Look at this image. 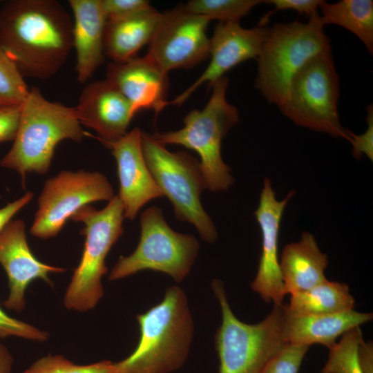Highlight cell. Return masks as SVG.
I'll return each instance as SVG.
<instances>
[{"mask_svg": "<svg viewBox=\"0 0 373 373\" xmlns=\"http://www.w3.org/2000/svg\"><path fill=\"white\" fill-rule=\"evenodd\" d=\"M73 27L57 1H8L0 9V48L23 77L47 79L73 48Z\"/></svg>", "mask_w": 373, "mask_h": 373, "instance_id": "6da1fadb", "label": "cell"}, {"mask_svg": "<svg viewBox=\"0 0 373 373\" xmlns=\"http://www.w3.org/2000/svg\"><path fill=\"white\" fill-rule=\"evenodd\" d=\"M136 318L138 343L128 357L113 363V373H171L181 368L194 334L184 291L176 285L167 287L162 301Z\"/></svg>", "mask_w": 373, "mask_h": 373, "instance_id": "7a4b0ae2", "label": "cell"}, {"mask_svg": "<svg viewBox=\"0 0 373 373\" xmlns=\"http://www.w3.org/2000/svg\"><path fill=\"white\" fill-rule=\"evenodd\" d=\"M84 134L75 108L50 102L32 87L21 105L13 144L0 165L15 170L24 182L28 173L48 171L58 143L81 142Z\"/></svg>", "mask_w": 373, "mask_h": 373, "instance_id": "3957f363", "label": "cell"}, {"mask_svg": "<svg viewBox=\"0 0 373 373\" xmlns=\"http://www.w3.org/2000/svg\"><path fill=\"white\" fill-rule=\"evenodd\" d=\"M211 287L222 314L214 337L219 373H262L289 344L283 333L284 304L274 305L262 321L248 324L235 316L222 280H213Z\"/></svg>", "mask_w": 373, "mask_h": 373, "instance_id": "277c9868", "label": "cell"}, {"mask_svg": "<svg viewBox=\"0 0 373 373\" xmlns=\"http://www.w3.org/2000/svg\"><path fill=\"white\" fill-rule=\"evenodd\" d=\"M320 15L306 23H277L268 28L258 62L255 87L270 104L280 106L295 74L312 57L332 52Z\"/></svg>", "mask_w": 373, "mask_h": 373, "instance_id": "5b68a950", "label": "cell"}, {"mask_svg": "<svg viewBox=\"0 0 373 373\" xmlns=\"http://www.w3.org/2000/svg\"><path fill=\"white\" fill-rule=\"evenodd\" d=\"M228 84L225 76L216 82L204 108L190 111L184 119L183 128L152 135L164 146L178 144L195 151L200 158L207 187L213 192L228 190L235 181L221 155L223 138L239 120L237 108L226 98Z\"/></svg>", "mask_w": 373, "mask_h": 373, "instance_id": "8992f818", "label": "cell"}, {"mask_svg": "<svg viewBox=\"0 0 373 373\" xmlns=\"http://www.w3.org/2000/svg\"><path fill=\"white\" fill-rule=\"evenodd\" d=\"M123 205L117 195L101 210L90 204L77 210L70 218L84 226L82 256L75 269L66 291L64 303L68 309L86 312L93 309L104 295L102 277L108 271L105 259L124 232Z\"/></svg>", "mask_w": 373, "mask_h": 373, "instance_id": "52a82bcc", "label": "cell"}, {"mask_svg": "<svg viewBox=\"0 0 373 373\" xmlns=\"http://www.w3.org/2000/svg\"><path fill=\"white\" fill-rule=\"evenodd\" d=\"M142 146L147 166L171 201L176 219L193 224L203 240L214 242L218 237L216 227L200 200L207 188L200 161L185 151H168L145 132L142 133Z\"/></svg>", "mask_w": 373, "mask_h": 373, "instance_id": "ba28073f", "label": "cell"}, {"mask_svg": "<svg viewBox=\"0 0 373 373\" xmlns=\"http://www.w3.org/2000/svg\"><path fill=\"white\" fill-rule=\"evenodd\" d=\"M339 78L332 52L305 63L292 78L281 113L296 124L351 142L339 119Z\"/></svg>", "mask_w": 373, "mask_h": 373, "instance_id": "9c48e42d", "label": "cell"}, {"mask_svg": "<svg viewBox=\"0 0 373 373\" xmlns=\"http://www.w3.org/2000/svg\"><path fill=\"white\" fill-rule=\"evenodd\" d=\"M140 238L135 250L120 256L110 275L111 281L140 271L165 273L178 283L190 272L198 256L200 245L195 236L173 230L162 209L151 207L140 215Z\"/></svg>", "mask_w": 373, "mask_h": 373, "instance_id": "30bf717a", "label": "cell"}, {"mask_svg": "<svg viewBox=\"0 0 373 373\" xmlns=\"http://www.w3.org/2000/svg\"><path fill=\"white\" fill-rule=\"evenodd\" d=\"M114 196L112 185L99 172L61 171L46 181L30 232L41 239L55 237L80 208Z\"/></svg>", "mask_w": 373, "mask_h": 373, "instance_id": "8fae6325", "label": "cell"}, {"mask_svg": "<svg viewBox=\"0 0 373 373\" xmlns=\"http://www.w3.org/2000/svg\"><path fill=\"white\" fill-rule=\"evenodd\" d=\"M210 21L184 6L161 13L147 55L166 73L193 67L209 57L207 28Z\"/></svg>", "mask_w": 373, "mask_h": 373, "instance_id": "7c38bea8", "label": "cell"}, {"mask_svg": "<svg viewBox=\"0 0 373 373\" xmlns=\"http://www.w3.org/2000/svg\"><path fill=\"white\" fill-rule=\"evenodd\" d=\"M294 194L291 191L283 200H278L271 180L266 178L254 212L262 233V251L251 288L265 302L274 305L283 304L286 295L278 258V237L284 210Z\"/></svg>", "mask_w": 373, "mask_h": 373, "instance_id": "4fadbf2b", "label": "cell"}, {"mask_svg": "<svg viewBox=\"0 0 373 373\" xmlns=\"http://www.w3.org/2000/svg\"><path fill=\"white\" fill-rule=\"evenodd\" d=\"M269 27L244 28L239 22L219 21L210 38V62L202 75L169 104L181 105L202 84L208 87L242 62L256 59L261 50Z\"/></svg>", "mask_w": 373, "mask_h": 373, "instance_id": "5bb4252c", "label": "cell"}, {"mask_svg": "<svg viewBox=\"0 0 373 373\" xmlns=\"http://www.w3.org/2000/svg\"><path fill=\"white\" fill-rule=\"evenodd\" d=\"M0 264L7 274L10 291L3 305L17 312L26 307L25 292L33 280L41 278L52 285L48 274L65 271L41 262L32 254L20 219L10 220L0 230Z\"/></svg>", "mask_w": 373, "mask_h": 373, "instance_id": "9a60e30c", "label": "cell"}, {"mask_svg": "<svg viewBox=\"0 0 373 373\" xmlns=\"http://www.w3.org/2000/svg\"><path fill=\"white\" fill-rule=\"evenodd\" d=\"M138 128L127 132L108 147L117 162L124 217L133 220L140 209L153 199L164 196L146 163Z\"/></svg>", "mask_w": 373, "mask_h": 373, "instance_id": "2e32d148", "label": "cell"}, {"mask_svg": "<svg viewBox=\"0 0 373 373\" xmlns=\"http://www.w3.org/2000/svg\"><path fill=\"white\" fill-rule=\"evenodd\" d=\"M75 108L80 124L94 130L107 146L127 133L135 115L130 102L107 79L87 84Z\"/></svg>", "mask_w": 373, "mask_h": 373, "instance_id": "e0dca14e", "label": "cell"}, {"mask_svg": "<svg viewBox=\"0 0 373 373\" xmlns=\"http://www.w3.org/2000/svg\"><path fill=\"white\" fill-rule=\"evenodd\" d=\"M106 76L130 102L134 113L148 109L157 116L166 106L168 73L147 54L127 61L111 62Z\"/></svg>", "mask_w": 373, "mask_h": 373, "instance_id": "ac0fdd59", "label": "cell"}, {"mask_svg": "<svg viewBox=\"0 0 373 373\" xmlns=\"http://www.w3.org/2000/svg\"><path fill=\"white\" fill-rule=\"evenodd\" d=\"M373 314L354 309L323 314H301L283 308V333L291 345L319 344L331 348L336 339L354 327L371 321Z\"/></svg>", "mask_w": 373, "mask_h": 373, "instance_id": "d6986e66", "label": "cell"}, {"mask_svg": "<svg viewBox=\"0 0 373 373\" xmlns=\"http://www.w3.org/2000/svg\"><path fill=\"white\" fill-rule=\"evenodd\" d=\"M74 16L73 48L77 80L86 82L104 60V32L107 18L102 0H69Z\"/></svg>", "mask_w": 373, "mask_h": 373, "instance_id": "ffe728a7", "label": "cell"}, {"mask_svg": "<svg viewBox=\"0 0 373 373\" xmlns=\"http://www.w3.org/2000/svg\"><path fill=\"white\" fill-rule=\"evenodd\" d=\"M327 256L323 253L314 236L303 232L300 240L287 245L280 268L286 295L307 290L325 280Z\"/></svg>", "mask_w": 373, "mask_h": 373, "instance_id": "44dd1931", "label": "cell"}, {"mask_svg": "<svg viewBox=\"0 0 373 373\" xmlns=\"http://www.w3.org/2000/svg\"><path fill=\"white\" fill-rule=\"evenodd\" d=\"M160 15L153 8L130 17L107 20L104 32V55L115 63L135 57L150 43Z\"/></svg>", "mask_w": 373, "mask_h": 373, "instance_id": "7402d4cb", "label": "cell"}, {"mask_svg": "<svg viewBox=\"0 0 373 373\" xmlns=\"http://www.w3.org/2000/svg\"><path fill=\"white\" fill-rule=\"evenodd\" d=\"M288 308L301 314H323L354 308L355 300L343 282L326 279L323 282L290 295Z\"/></svg>", "mask_w": 373, "mask_h": 373, "instance_id": "603a6c76", "label": "cell"}, {"mask_svg": "<svg viewBox=\"0 0 373 373\" xmlns=\"http://www.w3.org/2000/svg\"><path fill=\"white\" fill-rule=\"evenodd\" d=\"M319 8L323 26L334 24L350 31L372 55L373 1L341 0L332 3L323 1Z\"/></svg>", "mask_w": 373, "mask_h": 373, "instance_id": "cb8c5ba5", "label": "cell"}, {"mask_svg": "<svg viewBox=\"0 0 373 373\" xmlns=\"http://www.w3.org/2000/svg\"><path fill=\"white\" fill-rule=\"evenodd\" d=\"M363 340L360 326L342 335L339 341L329 349L327 360L321 373H363L359 358Z\"/></svg>", "mask_w": 373, "mask_h": 373, "instance_id": "d4e9b609", "label": "cell"}, {"mask_svg": "<svg viewBox=\"0 0 373 373\" xmlns=\"http://www.w3.org/2000/svg\"><path fill=\"white\" fill-rule=\"evenodd\" d=\"M262 2L263 1L259 0H191L184 8L190 12L206 16L211 21L239 22Z\"/></svg>", "mask_w": 373, "mask_h": 373, "instance_id": "484cf974", "label": "cell"}, {"mask_svg": "<svg viewBox=\"0 0 373 373\" xmlns=\"http://www.w3.org/2000/svg\"><path fill=\"white\" fill-rule=\"evenodd\" d=\"M29 90L16 65L0 48V108L21 106Z\"/></svg>", "mask_w": 373, "mask_h": 373, "instance_id": "4316f807", "label": "cell"}, {"mask_svg": "<svg viewBox=\"0 0 373 373\" xmlns=\"http://www.w3.org/2000/svg\"><path fill=\"white\" fill-rule=\"evenodd\" d=\"M23 373H113V363L104 360L81 365L61 355L49 354L38 359Z\"/></svg>", "mask_w": 373, "mask_h": 373, "instance_id": "83f0119b", "label": "cell"}, {"mask_svg": "<svg viewBox=\"0 0 373 373\" xmlns=\"http://www.w3.org/2000/svg\"><path fill=\"white\" fill-rule=\"evenodd\" d=\"M309 347L288 344L262 373H298Z\"/></svg>", "mask_w": 373, "mask_h": 373, "instance_id": "f1b7e54d", "label": "cell"}, {"mask_svg": "<svg viewBox=\"0 0 373 373\" xmlns=\"http://www.w3.org/2000/svg\"><path fill=\"white\" fill-rule=\"evenodd\" d=\"M8 336L44 342L48 340L49 334L46 331L10 316L0 307V338Z\"/></svg>", "mask_w": 373, "mask_h": 373, "instance_id": "f546056e", "label": "cell"}, {"mask_svg": "<svg viewBox=\"0 0 373 373\" xmlns=\"http://www.w3.org/2000/svg\"><path fill=\"white\" fill-rule=\"evenodd\" d=\"M107 20L130 17L153 8L146 0H102Z\"/></svg>", "mask_w": 373, "mask_h": 373, "instance_id": "4dcf8cb0", "label": "cell"}, {"mask_svg": "<svg viewBox=\"0 0 373 373\" xmlns=\"http://www.w3.org/2000/svg\"><path fill=\"white\" fill-rule=\"evenodd\" d=\"M366 121L367 128L363 133L356 135L350 132L353 156L359 160L365 155L371 161L373 160V106L369 104L366 107Z\"/></svg>", "mask_w": 373, "mask_h": 373, "instance_id": "1f68e13d", "label": "cell"}, {"mask_svg": "<svg viewBox=\"0 0 373 373\" xmlns=\"http://www.w3.org/2000/svg\"><path fill=\"white\" fill-rule=\"evenodd\" d=\"M21 106L0 108V142L13 141L18 128Z\"/></svg>", "mask_w": 373, "mask_h": 373, "instance_id": "d6a6232c", "label": "cell"}, {"mask_svg": "<svg viewBox=\"0 0 373 373\" xmlns=\"http://www.w3.org/2000/svg\"><path fill=\"white\" fill-rule=\"evenodd\" d=\"M322 0H268L263 1L271 4L276 10H293L304 14L309 18L318 14Z\"/></svg>", "mask_w": 373, "mask_h": 373, "instance_id": "836d02e7", "label": "cell"}, {"mask_svg": "<svg viewBox=\"0 0 373 373\" xmlns=\"http://www.w3.org/2000/svg\"><path fill=\"white\" fill-rule=\"evenodd\" d=\"M33 193L28 191L20 198L7 204L0 209V230L12 220V217L32 198Z\"/></svg>", "mask_w": 373, "mask_h": 373, "instance_id": "e575fe53", "label": "cell"}, {"mask_svg": "<svg viewBox=\"0 0 373 373\" xmlns=\"http://www.w3.org/2000/svg\"><path fill=\"white\" fill-rule=\"evenodd\" d=\"M359 358L363 373H373V343L364 340L359 346Z\"/></svg>", "mask_w": 373, "mask_h": 373, "instance_id": "d590c367", "label": "cell"}, {"mask_svg": "<svg viewBox=\"0 0 373 373\" xmlns=\"http://www.w3.org/2000/svg\"><path fill=\"white\" fill-rule=\"evenodd\" d=\"M13 358L8 348L0 342V373H10Z\"/></svg>", "mask_w": 373, "mask_h": 373, "instance_id": "8d00e7d4", "label": "cell"}]
</instances>
